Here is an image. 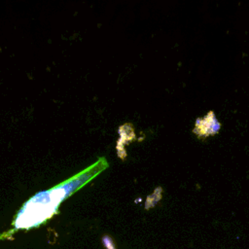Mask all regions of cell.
Returning <instances> with one entry per match:
<instances>
[{
	"label": "cell",
	"mask_w": 249,
	"mask_h": 249,
	"mask_svg": "<svg viewBox=\"0 0 249 249\" xmlns=\"http://www.w3.org/2000/svg\"><path fill=\"white\" fill-rule=\"evenodd\" d=\"M107 167L108 162L106 159L100 158L93 164L66 181H63L50 190L38 193L32 196L18 212L16 219L17 227L29 228L42 223L55 212L64 198L82 188Z\"/></svg>",
	"instance_id": "1"
},
{
	"label": "cell",
	"mask_w": 249,
	"mask_h": 249,
	"mask_svg": "<svg viewBox=\"0 0 249 249\" xmlns=\"http://www.w3.org/2000/svg\"><path fill=\"white\" fill-rule=\"evenodd\" d=\"M221 128V124L217 120L213 111H209L203 118H197L195 123L193 132L198 138H206L218 133Z\"/></svg>",
	"instance_id": "2"
}]
</instances>
